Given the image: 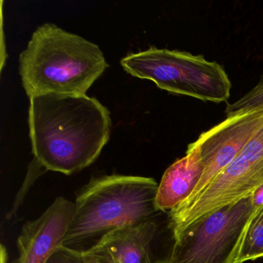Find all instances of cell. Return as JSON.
I'll list each match as a JSON object with an SVG mask.
<instances>
[{
	"mask_svg": "<svg viewBox=\"0 0 263 263\" xmlns=\"http://www.w3.org/2000/svg\"><path fill=\"white\" fill-rule=\"evenodd\" d=\"M203 175V166L195 152L174 162L158 184L155 204L158 212H169L184 202L193 193Z\"/></svg>",
	"mask_w": 263,
	"mask_h": 263,
	"instance_id": "cell-9",
	"label": "cell"
},
{
	"mask_svg": "<svg viewBox=\"0 0 263 263\" xmlns=\"http://www.w3.org/2000/svg\"><path fill=\"white\" fill-rule=\"evenodd\" d=\"M252 205L255 207L263 206V184L257 189L250 196Z\"/></svg>",
	"mask_w": 263,
	"mask_h": 263,
	"instance_id": "cell-15",
	"label": "cell"
},
{
	"mask_svg": "<svg viewBox=\"0 0 263 263\" xmlns=\"http://www.w3.org/2000/svg\"><path fill=\"white\" fill-rule=\"evenodd\" d=\"M82 252L85 263H119L105 248L99 244H95Z\"/></svg>",
	"mask_w": 263,
	"mask_h": 263,
	"instance_id": "cell-13",
	"label": "cell"
},
{
	"mask_svg": "<svg viewBox=\"0 0 263 263\" xmlns=\"http://www.w3.org/2000/svg\"><path fill=\"white\" fill-rule=\"evenodd\" d=\"M73 213L72 201L56 198L39 218L24 224L17 240L19 256L12 263H47L64 246Z\"/></svg>",
	"mask_w": 263,
	"mask_h": 263,
	"instance_id": "cell-8",
	"label": "cell"
},
{
	"mask_svg": "<svg viewBox=\"0 0 263 263\" xmlns=\"http://www.w3.org/2000/svg\"><path fill=\"white\" fill-rule=\"evenodd\" d=\"M262 127L263 109L254 110L229 117L189 144L187 151L195 152L201 161L203 175L187 200L196 196L229 165Z\"/></svg>",
	"mask_w": 263,
	"mask_h": 263,
	"instance_id": "cell-7",
	"label": "cell"
},
{
	"mask_svg": "<svg viewBox=\"0 0 263 263\" xmlns=\"http://www.w3.org/2000/svg\"><path fill=\"white\" fill-rule=\"evenodd\" d=\"M262 207L252 205L249 197L194 223L174 236L166 263H235L252 220Z\"/></svg>",
	"mask_w": 263,
	"mask_h": 263,
	"instance_id": "cell-5",
	"label": "cell"
},
{
	"mask_svg": "<svg viewBox=\"0 0 263 263\" xmlns=\"http://www.w3.org/2000/svg\"><path fill=\"white\" fill-rule=\"evenodd\" d=\"M260 258H263V207L252 220L235 263Z\"/></svg>",
	"mask_w": 263,
	"mask_h": 263,
	"instance_id": "cell-11",
	"label": "cell"
},
{
	"mask_svg": "<svg viewBox=\"0 0 263 263\" xmlns=\"http://www.w3.org/2000/svg\"><path fill=\"white\" fill-rule=\"evenodd\" d=\"M258 109H263V75L252 90L238 101L228 104L224 113L229 118Z\"/></svg>",
	"mask_w": 263,
	"mask_h": 263,
	"instance_id": "cell-12",
	"label": "cell"
},
{
	"mask_svg": "<svg viewBox=\"0 0 263 263\" xmlns=\"http://www.w3.org/2000/svg\"><path fill=\"white\" fill-rule=\"evenodd\" d=\"M158 226L153 220L115 229L96 244L105 248L119 263H153L151 246Z\"/></svg>",
	"mask_w": 263,
	"mask_h": 263,
	"instance_id": "cell-10",
	"label": "cell"
},
{
	"mask_svg": "<svg viewBox=\"0 0 263 263\" xmlns=\"http://www.w3.org/2000/svg\"><path fill=\"white\" fill-rule=\"evenodd\" d=\"M121 64L132 76L150 80L171 93L216 104L230 98L232 82L226 70L202 55L152 47L129 53Z\"/></svg>",
	"mask_w": 263,
	"mask_h": 263,
	"instance_id": "cell-4",
	"label": "cell"
},
{
	"mask_svg": "<svg viewBox=\"0 0 263 263\" xmlns=\"http://www.w3.org/2000/svg\"><path fill=\"white\" fill-rule=\"evenodd\" d=\"M158 187L155 180L147 177L112 175L93 178L77 197L64 246L80 251L115 229L152 220L158 212Z\"/></svg>",
	"mask_w": 263,
	"mask_h": 263,
	"instance_id": "cell-3",
	"label": "cell"
},
{
	"mask_svg": "<svg viewBox=\"0 0 263 263\" xmlns=\"http://www.w3.org/2000/svg\"><path fill=\"white\" fill-rule=\"evenodd\" d=\"M19 62L23 86L30 98L86 95L108 67L98 45L48 23L33 32Z\"/></svg>",
	"mask_w": 263,
	"mask_h": 263,
	"instance_id": "cell-2",
	"label": "cell"
},
{
	"mask_svg": "<svg viewBox=\"0 0 263 263\" xmlns=\"http://www.w3.org/2000/svg\"><path fill=\"white\" fill-rule=\"evenodd\" d=\"M47 263H85L82 251L62 246L50 257Z\"/></svg>",
	"mask_w": 263,
	"mask_h": 263,
	"instance_id": "cell-14",
	"label": "cell"
},
{
	"mask_svg": "<svg viewBox=\"0 0 263 263\" xmlns=\"http://www.w3.org/2000/svg\"><path fill=\"white\" fill-rule=\"evenodd\" d=\"M263 184V127L199 194L169 212L173 236L216 211L249 198Z\"/></svg>",
	"mask_w": 263,
	"mask_h": 263,
	"instance_id": "cell-6",
	"label": "cell"
},
{
	"mask_svg": "<svg viewBox=\"0 0 263 263\" xmlns=\"http://www.w3.org/2000/svg\"><path fill=\"white\" fill-rule=\"evenodd\" d=\"M28 122L38 164L65 175L98 158L112 125L110 111L96 98L61 93L30 98Z\"/></svg>",
	"mask_w": 263,
	"mask_h": 263,
	"instance_id": "cell-1",
	"label": "cell"
}]
</instances>
